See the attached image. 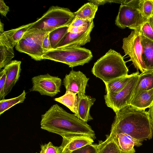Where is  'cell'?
<instances>
[{
    "label": "cell",
    "instance_id": "obj_16",
    "mask_svg": "<svg viewBox=\"0 0 153 153\" xmlns=\"http://www.w3.org/2000/svg\"><path fill=\"white\" fill-rule=\"evenodd\" d=\"M95 100V98L85 94L80 97L77 96L76 112L74 114L79 119L86 123L93 120L90 110Z\"/></svg>",
    "mask_w": 153,
    "mask_h": 153
},
{
    "label": "cell",
    "instance_id": "obj_32",
    "mask_svg": "<svg viewBox=\"0 0 153 153\" xmlns=\"http://www.w3.org/2000/svg\"><path fill=\"white\" fill-rule=\"evenodd\" d=\"M0 99H5L4 89L7 74L5 69L3 68L0 71Z\"/></svg>",
    "mask_w": 153,
    "mask_h": 153
},
{
    "label": "cell",
    "instance_id": "obj_38",
    "mask_svg": "<svg viewBox=\"0 0 153 153\" xmlns=\"http://www.w3.org/2000/svg\"><path fill=\"white\" fill-rule=\"evenodd\" d=\"M147 112L153 124V105L149 108Z\"/></svg>",
    "mask_w": 153,
    "mask_h": 153
},
{
    "label": "cell",
    "instance_id": "obj_40",
    "mask_svg": "<svg viewBox=\"0 0 153 153\" xmlns=\"http://www.w3.org/2000/svg\"><path fill=\"white\" fill-rule=\"evenodd\" d=\"M148 21L149 23L153 29V15L149 19Z\"/></svg>",
    "mask_w": 153,
    "mask_h": 153
},
{
    "label": "cell",
    "instance_id": "obj_8",
    "mask_svg": "<svg viewBox=\"0 0 153 153\" xmlns=\"http://www.w3.org/2000/svg\"><path fill=\"white\" fill-rule=\"evenodd\" d=\"M148 20L144 17L140 9L121 4L116 18L115 24L122 29L128 27L134 30L140 31L142 26Z\"/></svg>",
    "mask_w": 153,
    "mask_h": 153
},
{
    "label": "cell",
    "instance_id": "obj_17",
    "mask_svg": "<svg viewBox=\"0 0 153 153\" xmlns=\"http://www.w3.org/2000/svg\"><path fill=\"white\" fill-rule=\"evenodd\" d=\"M153 103V88L137 93L132 97L129 105L137 109L145 110Z\"/></svg>",
    "mask_w": 153,
    "mask_h": 153
},
{
    "label": "cell",
    "instance_id": "obj_33",
    "mask_svg": "<svg viewBox=\"0 0 153 153\" xmlns=\"http://www.w3.org/2000/svg\"><path fill=\"white\" fill-rule=\"evenodd\" d=\"M90 22L84 19L75 18L69 26L75 27H82L87 25Z\"/></svg>",
    "mask_w": 153,
    "mask_h": 153
},
{
    "label": "cell",
    "instance_id": "obj_15",
    "mask_svg": "<svg viewBox=\"0 0 153 153\" xmlns=\"http://www.w3.org/2000/svg\"><path fill=\"white\" fill-rule=\"evenodd\" d=\"M115 141L123 153H135L134 146L142 145L143 141L123 133H115L110 131Z\"/></svg>",
    "mask_w": 153,
    "mask_h": 153
},
{
    "label": "cell",
    "instance_id": "obj_3",
    "mask_svg": "<svg viewBox=\"0 0 153 153\" xmlns=\"http://www.w3.org/2000/svg\"><path fill=\"white\" fill-rule=\"evenodd\" d=\"M123 57L110 49L94 63L91 72L104 83L128 75V69Z\"/></svg>",
    "mask_w": 153,
    "mask_h": 153
},
{
    "label": "cell",
    "instance_id": "obj_10",
    "mask_svg": "<svg viewBox=\"0 0 153 153\" xmlns=\"http://www.w3.org/2000/svg\"><path fill=\"white\" fill-rule=\"evenodd\" d=\"M33 86L30 91H36L41 95L53 97L60 92L62 80L58 76L48 73L39 75L32 78Z\"/></svg>",
    "mask_w": 153,
    "mask_h": 153
},
{
    "label": "cell",
    "instance_id": "obj_21",
    "mask_svg": "<svg viewBox=\"0 0 153 153\" xmlns=\"http://www.w3.org/2000/svg\"><path fill=\"white\" fill-rule=\"evenodd\" d=\"M153 88V71H147L142 73L139 75L138 79L132 97L140 91L149 90Z\"/></svg>",
    "mask_w": 153,
    "mask_h": 153
},
{
    "label": "cell",
    "instance_id": "obj_24",
    "mask_svg": "<svg viewBox=\"0 0 153 153\" xmlns=\"http://www.w3.org/2000/svg\"><path fill=\"white\" fill-rule=\"evenodd\" d=\"M69 27L66 26L60 27L49 33V40L52 50L55 49L58 47L67 35Z\"/></svg>",
    "mask_w": 153,
    "mask_h": 153
},
{
    "label": "cell",
    "instance_id": "obj_39",
    "mask_svg": "<svg viewBox=\"0 0 153 153\" xmlns=\"http://www.w3.org/2000/svg\"><path fill=\"white\" fill-rule=\"evenodd\" d=\"M4 26L3 23L1 22L0 20V34L3 33L4 31Z\"/></svg>",
    "mask_w": 153,
    "mask_h": 153
},
{
    "label": "cell",
    "instance_id": "obj_13",
    "mask_svg": "<svg viewBox=\"0 0 153 153\" xmlns=\"http://www.w3.org/2000/svg\"><path fill=\"white\" fill-rule=\"evenodd\" d=\"M21 64L20 61L13 60L4 68L7 74L4 89L5 97L10 92L19 79L21 71Z\"/></svg>",
    "mask_w": 153,
    "mask_h": 153
},
{
    "label": "cell",
    "instance_id": "obj_19",
    "mask_svg": "<svg viewBox=\"0 0 153 153\" xmlns=\"http://www.w3.org/2000/svg\"><path fill=\"white\" fill-rule=\"evenodd\" d=\"M142 59L147 71H153V41L141 35Z\"/></svg>",
    "mask_w": 153,
    "mask_h": 153
},
{
    "label": "cell",
    "instance_id": "obj_25",
    "mask_svg": "<svg viewBox=\"0 0 153 153\" xmlns=\"http://www.w3.org/2000/svg\"><path fill=\"white\" fill-rule=\"evenodd\" d=\"M99 153H123L114 139L111 133L103 141L99 143Z\"/></svg>",
    "mask_w": 153,
    "mask_h": 153
},
{
    "label": "cell",
    "instance_id": "obj_1",
    "mask_svg": "<svg viewBox=\"0 0 153 153\" xmlns=\"http://www.w3.org/2000/svg\"><path fill=\"white\" fill-rule=\"evenodd\" d=\"M40 126L42 129L62 137L85 136L96 138L94 131L87 123L56 104L41 115Z\"/></svg>",
    "mask_w": 153,
    "mask_h": 153
},
{
    "label": "cell",
    "instance_id": "obj_34",
    "mask_svg": "<svg viewBox=\"0 0 153 153\" xmlns=\"http://www.w3.org/2000/svg\"><path fill=\"white\" fill-rule=\"evenodd\" d=\"M42 48L44 53L52 50L49 40V33L43 39Z\"/></svg>",
    "mask_w": 153,
    "mask_h": 153
},
{
    "label": "cell",
    "instance_id": "obj_31",
    "mask_svg": "<svg viewBox=\"0 0 153 153\" xmlns=\"http://www.w3.org/2000/svg\"><path fill=\"white\" fill-rule=\"evenodd\" d=\"M99 144L88 145L76 150L71 153H97Z\"/></svg>",
    "mask_w": 153,
    "mask_h": 153
},
{
    "label": "cell",
    "instance_id": "obj_26",
    "mask_svg": "<svg viewBox=\"0 0 153 153\" xmlns=\"http://www.w3.org/2000/svg\"><path fill=\"white\" fill-rule=\"evenodd\" d=\"M76 94L66 91L63 96L54 99V100L65 105L74 114L76 112Z\"/></svg>",
    "mask_w": 153,
    "mask_h": 153
},
{
    "label": "cell",
    "instance_id": "obj_41",
    "mask_svg": "<svg viewBox=\"0 0 153 153\" xmlns=\"http://www.w3.org/2000/svg\"><path fill=\"white\" fill-rule=\"evenodd\" d=\"M99 148H98V149L97 150V153H99Z\"/></svg>",
    "mask_w": 153,
    "mask_h": 153
},
{
    "label": "cell",
    "instance_id": "obj_6",
    "mask_svg": "<svg viewBox=\"0 0 153 153\" xmlns=\"http://www.w3.org/2000/svg\"><path fill=\"white\" fill-rule=\"evenodd\" d=\"M49 33L36 28H30L26 32L15 46L18 51L25 53L34 60H43L44 53L42 48L45 37Z\"/></svg>",
    "mask_w": 153,
    "mask_h": 153
},
{
    "label": "cell",
    "instance_id": "obj_11",
    "mask_svg": "<svg viewBox=\"0 0 153 153\" xmlns=\"http://www.w3.org/2000/svg\"><path fill=\"white\" fill-rule=\"evenodd\" d=\"M89 79L81 71L72 70L65 75L63 79L66 91L76 94L79 97L85 95Z\"/></svg>",
    "mask_w": 153,
    "mask_h": 153
},
{
    "label": "cell",
    "instance_id": "obj_9",
    "mask_svg": "<svg viewBox=\"0 0 153 153\" xmlns=\"http://www.w3.org/2000/svg\"><path fill=\"white\" fill-rule=\"evenodd\" d=\"M139 72L134 76L121 91L115 94L107 93L104 96L105 103L108 107L116 112L129 105L137 82Z\"/></svg>",
    "mask_w": 153,
    "mask_h": 153
},
{
    "label": "cell",
    "instance_id": "obj_27",
    "mask_svg": "<svg viewBox=\"0 0 153 153\" xmlns=\"http://www.w3.org/2000/svg\"><path fill=\"white\" fill-rule=\"evenodd\" d=\"M26 93L24 90L22 92L19 96L13 98L0 100V115L4 112L19 103L23 102L26 98Z\"/></svg>",
    "mask_w": 153,
    "mask_h": 153
},
{
    "label": "cell",
    "instance_id": "obj_14",
    "mask_svg": "<svg viewBox=\"0 0 153 153\" xmlns=\"http://www.w3.org/2000/svg\"><path fill=\"white\" fill-rule=\"evenodd\" d=\"M62 138V144L59 146L61 153H71L79 148L92 144L94 142L93 139L88 137Z\"/></svg>",
    "mask_w": 153,
    "mask_h": 153
},
{
    "label": "cell",
    "instance_id": "obj_30",
    "mask_svg": "<svg viewBox=\"0 0 153 153\" xmlns=\"http://www.w3.org/2000/svg\"><path fill=\"white\" fill-rule=\"evenodd\" d=\"M39 153H61L59 146H54L51 142L41 146Z\"/></svg>",
    "mask_w": 153,
    "mask_h": 153
},
{
    "label": "cell",
    "instance_id": "obj_18",
    "mask_svg": "<svg viewBox=\"0 0 153 153\" xmlns=\"http://www.w3.org/2000/svg\"><path fill=\"white\" fill-rule=\"evenodd\" d=\"M14 57L13 48L2 33L0 34V69L4 68Z\"/></svg>",
    "mask_w": 153,
    "mask_h": 153
},
{
    "label": "cell",
    "instance_id": "obj_20",
    "mask_svg": "<svg viewBox=\"0 0 153 153\" xmlns=\"http://www.w3.org/2000/svg\"><path fill=\"white\" fill-rule=\"evenodd\" d=\"M34 22L21 26L17 28L4 31L3 33L13 48L20 41L25 33L33 25Z\"/></svg>",
    "mask_w": 153,
    "mask_h": 153
},
{
    "label": "cell",
    "instance_id": "obj_2",
    "mask_svg": "<svg viewBox=\"0 0 153 153\" xmlns=\"http://www.w3.org/2000/svg\"><path fill=\"white\" fill-rule=\"evenodd\" d=\"M115 113L111 131L127 134L142 141L152 138L153 124L147 111L128 105Z\"/></svg>",
    "mask_w": 153,
    "mask_h": 153
},
{
    "label": "cell",
    "instance_id": "obj_5",
    "mask_svg": "<svg viewBox=\"0 0 153 153\" xmlns=\"http://www.w3.org/2000/svg\"><path fill=\"white\" fill-rule=\"evenodd\" d=\"M75 18L74 13L67 8L53 6L34 22L30 28L49 33L59 27L69 26Z\"/></svg>",
    "mask_w": 153,
    "mask_h": 153
},
{
    "label": "cell",
    "instance_id": "obj_36",
    "mask_svg": "<svg viewBox=\"0 0 153 153\" xmlns=\"http://www.w3.org/2000/svg\"><path fill=\"white\" fill-rule=\"evenodd\" d=\"M9 11V7L6 4L3 0H0V13L1 15L5 16Z\"/></svg>",
    "mask_w": 153,
    "mask_h": 153
},
{
    "label": "cell",
    "instance_id": "obj_4",
    "mask_svg": "<svg viewBox=\"0 0 153 153\" xmlns=\"http://www.w3.org/2000/svg\"><path fill=\"white\" fill-rule=\"evenodd\" d=\"M93 56L91 52L88 49L81 47H69L48 51L44 53L42 58L62 63L73 68L88 63Z\"/></svg>",
    "mask_w": 153,
    "mask_h": 153
},
{
    "label": "cell",
    "instance_id": "obj_29",
    "mask_svg": "<svg viewBox=\"0 0 153 153\" xmlns=\"http://www.w3.org/2000/svg\"><path fill=\"white\" fill-rule=\"evenodd\" d=\"M141 35L153 41V29L148 20L141 27L140 30Z\"/></svg>",
    "mask_w": 153,
    "mask_h": 153
},
{
    "label": "cell",
    "instance_id": "obj_23",
    "mask_svg": "<svg viewBox=\"0 0 153 153\" xmlns=\"http://www.w3.org/2000/svg\"><path fill=\"white\" fill-rule=\"evenodd\" d=\"M98 7V6L89 2L85 4L74 13L75 18L91 22L95 17Z\"/></svg>",
    "mask_w": 153,
    "mask_h": 153
},
{
    "label": "cell",
    "instance_id": "obj_35",
    "mask_svg": "<svg viewBox=\"0 0 153 153\" xmlns=\"http://www.w3.org/2000/svg\"><path fill=\"white\" fill-rule=\"evenodd\" d=\"M89 22L87 25L81 27H75L69 26L68 32L71 33H78L81 32L87 29Z\"/></svg>",
    "mask_w": 153,
    "mask_h": 153
},
{
    "label": "cell",
    "instance_id": "obj_22",
    "mask_svg": "<svg viewBox=\"0 0 153 153\" xmlns=\"http://www.w3.org/2000/svg\"><path fill=\"white\" fill-rule=\"evenodd\" d=\"M137 72L130 75L119 77L107 83H104L107 93L115 94L123 89Z\"/></svg>",
    "mask_w": 153,
    "mask_h": 153
},
{
    "label": "cell",
    "instance_id": "obj_37",
    "mask_svg": "<svg viewBox=\"0 0 153 153\" xmlns=\"http://www.w3.org/2000/svg\"><path fill=\"white\" fill-rule=\"evenodd\" d=\"M88 1L90 3L93 4L98 7L99 5H103L107 3L108 2V0H89Z\"/></svg>",
    "mask_w": 153,
    "mask_h": 153
},
{
    "label": "cell",
    "instance_id": "obj_42",
    "mask_svg": "<svg viewBox=\"0 0 153 153\" xmlns=\"http://www.w3.org/2000/svg\"><path fill=\"white\" fill-rule=\"evenodd\" d=\"M152 105H153V104H152Z\"/></svg>",
    "mask_w": 153,
    "mask_h": 153
},
{
    "label": "cell",
    "instance_id": "obj_7",
    "mask_svg": "<svg viewBox=\"0 0 153 153\" xmlns=\"http://www.w3.org/2000/svg\"><path fill=\"white\" fill-rule=\"evenodd\" d=\"M122 48L125 53L130 57L134 67L142 73L147 71L142 56L143 47L141 42V34L140 31L134 30L127 37L123 40Z\"/></svg>",
    "mask_w": 153,
    "mask_h": 153
},
{
    "label": "cell",
    "instance_id": "obj_12",
    "mask_svg": "<svg viewBox=\"0 0 153 153\" xmlns=\"http://www.w3.org/2000/svg\"><path fill=\"white\" fill-rule=\"evenodd\" d=\"M94 25L93 20L90 22L85 30L78 33L68 32L57 48L69 47H81L91 41V33Z\"/></svg>",
    "mask_w": 153,
    "mask_h": 153
},
{
    "label": "cell",
    "instance_id": "obj_28",
    "mask_svg": "<svg viewBox=\"0 0 153 153\" xmlns=\"http://www.w3.org/2000/svg\"><path fill=\"white\" fill-rule=\"evenodd\" d=\"M140 10L146 19L151 17L153 15V0H141Z\"/></svg>",
    "mask_w": 153,
    "mask_h": 153
}]
</instances>
